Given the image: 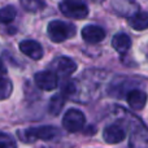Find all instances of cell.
Returning a JSON list of instances; mask_svg holds the SVG:
<instances>
[{
	"label": "cell",
	"mask_w": 148,
	"mask_h": 148,
	"mask_svg": "<svg viewBox=\"0 0 148 148\" xmlns=\"http://www.w3.org/2000/svg\"><path fill=\"white\" fill-rule=\"evenodd\" d=\"M112 46L118 53L123 55L130 49L131 47V38L125 33H118L113 36L112 39Z\"/></svg>",
	"instance_id": "obj_11"
},
{
	"label": "cell",
	"mask_w": 148,
	"mask_h": 148,
	"mask_svg": "<svg viewBox=\"0 0 148 148\" xmlns=\"http://www.w3.org/2000/svg\"><path fill=\"white\" fill-rule=\"evenodd\" d=\"M94 1H103V0H94Z\"/></svg>",
	"instance_id": "obj_20"
},
{
	"label": "cell",
	"mask_w": 148,
	"mask_h": 148,
	"mask_svg": "<svg viewBox=\"0 0 148 148\" xmlns=\"http://www.w3.org/2000/svg\"><path fill=\"white\" fill-rule=\"evenodd\" d=\"M82 38L90 44H97L105 38V30L96 25H87L82 29Z\"/></svg>",
	"instance_id": "obj_7"
},
{
	"label": "cell",
	"mask_w": 148,
	"mask_h": 148,
	"mask_svg": "<svg viewBox=\"0 0 148 148\" xmlns=\"http://www.w3.org/2000/svg\"><path fill=\"white\" fill-rule=\"evenodd\" d=\"M64 104H65V95L62 94V92L53 95V96L51 97V100H49V105H48L49 113L53 114V116L60 114V112H61Z\"/></svg>",
	"instance_id": "obj_13"
},
{
	"label": "cell",
	"mask_w": 148,
	"mask_h": 148,
	"mask_svg": "<svg viewBox=\"0 0 148 148\" xmlns=\"http://www.w3.org/2000/svg\"><path fill=\"white\" fill-rule=\"evenodd\" d=\"M103 138H104V140L108 144H117V143H121L126 138V133L123 130V127L113 123V125H109L104 129Z\"/></svg>",
	"instance_id": "obj_8"
},
{
	"label": "cell",
	"mask_w": 148,
	"mask_h": 148,
	"mask_svg": "<svg viewBox=\"0 0 148 148\" xmlns=\"http://www.w3.org/2000/svg\"><path fill=\"white\" fill-rule=\"evenodd\" d=\"M35 84L39 87L40 90L44 91H52L57 87L59 79H57V74L53 70H43L35 74L34 77Z\"/></svg>",
	"instance_id": "obj_5"
},
{
	"label": "cell",
	"mask_w": 148,
	"mask_h": 148,
	"mask_svg": "<svg viewBox=\"0 0 148 148\" xmlns=\"http://www.w3.org/2000/svg\"><path fill=\"white\" fill-rule=\"evenodd\" d=\"M129 23L134 30H146L148 29V13L147 12H136L129 18Z\"/></svg>",
	"instance_id": "obj_12"
},
{
	"label": "cell",
	"mask_w": 148,
	"mask_h": 148,
	"mask_svg": "<svg viewBox=\"0 0 148 148\" xmlns=\"http://www.w3.org/2000/svg\"><path fill=\"white\" fill-rule=\"evenodd\" d=\"M126 100H127V104L131 109H143L147 104V94L142 90L134 88L127 94Z\"/></svg>",
	"instance_id": "obj_10"
},
{
	"label": "cell",
	"mask_w": 148,
	"mask_h": 148,
	"mask_svg": "<svg viewBox=\"0 0 148 148\" xmlns=\"http://www.w3.org/2000/svg\"><path fill=\"white\" fill-rule=\"evenodd\" d=\"M16 8L12 5H7L4 8H0V23H10L16 18Z\"/></svg>",
	"instance_id": "obj_15"
},
{
	"label": "cell",
	"mask_w": 148,
	"mask_h": 148,
	"mask_svg": "<svg viewBox=\"0 0 148 148\" xmlns=\"http://www.w3.org/2000/svg\"><path fill=\"white\" fill-rule=\"evenodd\" d=\"M60 10L62 14L74 20L86 18L88 14V8L83 1H62L60 4Z\"/></svg>",
	"instance_id": "obj_4"
},
{
	"label": "cell",
	"mask_w": 148,
	"mask_h": 148,
	"mask_svg": "<svg viewBox=\"0 0 148 148\" xmlns=\"http://www.w3.org/2000/svg\"><path fill=\"white\" fill-rule=\"evenodd\" d=\"M65 1H83V0H65Z\"/></svg>",
	"instance_id": "obj_19"
},
{
	"label": "cell",
	"mask_w": 148,
	"mask_h": 148,
	"mask_svg": "<svg viewBox=\"0 0 148 148\" xmlns=\"http://www.w3.org/2000/svg\"><path fill=\"white\" fill-rule=\"evenodd\" d=\"M51 70H53L57 75L69 77L77 70V64L69 57L60 56L51 62Z\"/></svg>",
	"instance_id": "obj_6"
},
{
	"label": "cell",
	"mask_w": 148,
	"mask_h": 148,
	"mask_svg": "<svg viewBox=\"0 0 148 148\" xmlns=\"http://www.w3.org/2000/svg\"><path fill=\"white\" fill-rule=\"evenodd\" d=\"M84 123H86V117L78 109H69L62 118V126L69 133L81 131L84 127Z\"/></svg>",
	"instance_id": "obj_3"
},
{
	"label": "cell",
	"mask_w": 148,
	"mask_h": 148,
	"mask_svg": "<svg viewBox=\"0 0 148 148\" xmlns=\"http://www.w3.org/2000/svg\"><path fill=\"white\" fill-rule=\"evenodd\" d=\"M7 74V68H5L4 62H3V60L0 59V77L1 75H5Z\"/></svg>",
	"instance_id": "obj_18"
},
{
	"label": "cell",
	"mask_w": 148,
	"mask_h": 148,
	"mask_svg": "<svg viewBox=\"0 0 148 148\" xmlns=\"http://www.w3.org/2000/svg\"><path fill=\"white\" fill-rule=\"evenodd\" d=\"M0 148H17V144L10 135L0 133Z\"/></svg>",
	"instance_id": "obj_17"
},
{
	"label": "cell",
	"mask_w": 148,
	"mask_h": 148,
	"mask_svg": "<svg viewBox=\"0 0 148 148\" xmlns=\"http://www.w3.org/2000/svg\"><path fill=\"white\" fill-rule=\"evenodd\" d=\"M47 33H48V36L52 42L61 43V42H65L66 39L74 36V34H75V26L69 22L55 20L48 23Z\"/></svg>",
	"instance_id": "obj_1"
},
{
	"label": "cell",
	"mask_w": 148,
	"mask_h": 148,
	"mask_svg": "<svg viewBox=\"0 0 148 148\" xmlns=\"http://www.w3.org/2000/svg\"><path fill=\"white\" fill-rule=\"evenodd\" d=\"M12 82L8 78H4V75L0 77V100H5L12 94Z\"/></svg>",
	"instance_id": "obj_16"
},
{
	"label": "cell",
	"mask_w": 148,
	"mask_h": 148,
	"mask_svg": "<svg viewBox=\"0 0 148 148\" xmlns=\"http://www.w3.org/2000/svg\"><path fill=\"white\" fill-rule=\"evenodd\" d=\"M20 49L22 53L34 60H39L43 57V47L35 40H22L20 43Z\"/></svg>",
	"instance_id": "obj_9"
},
{
	"label": "cell",
	"mask_w": 148,
	"mask_h": 148,
	"mask_svg": "<svg viewBox=\"0 0 148 148\" xmlns=\"http://www.w3.org/2000/svg\"><path fill=\"white\" fill-rule=\"evenodd\" d=\"M20 3L23 9L31 13L39 12V10H42L46 7V1L44 0H20Z\"/></svg>",
	"instance_id": "obj_14"
},
{
	"label": "cell",
	"mask_w": 148,
	"mask_h": 148,
	"mask_svg": "<svg viewBox=\"0 0 148 148\" xmlns=\"http://www.w3.org/2000/svg\"><path fill=\"white\" fill-rule=\"evenodd\" d=\"M59 135V130L55 126H39L25 130L23 133L18 131V136L25 142H35V140H52Z\"/></svg>",
	"instance_id": "obj_2"
}]
</instances>
